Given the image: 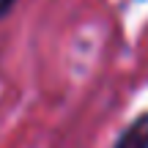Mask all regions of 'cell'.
I'll use <instances>...</instances> for the list:
<instances>
[{"instance_id": "obj_1", "label": "cell", "mask_w": 148, "mask_h": 148, "mask_svg": "<svg viewBox=\"0 0 148 148\" xmlns=\"http://www.w3.org/2000/svg\"><path fill=\"white\" fill-rule=\"evenodd\" d=\"M110 148H148V110L137 112L126 126L118 132Z\"/></svg>"}, {"instance_id": "obj_2", "label": "cell", "mask_w": 148, "mask_h": 148, "mask_svg": "<svg viewBox=\"0 0 148 148\" xmlns=\"http://www.w3.org/2000/svg\"><path fill=\"white\" fill-rule=\"evenodd\" d=\"M16 3H19V0H0V19H5V16L14 11Z\"/></svg>"}]
</instances>
